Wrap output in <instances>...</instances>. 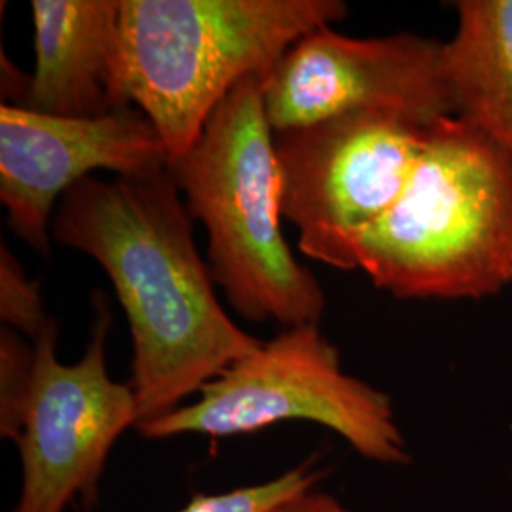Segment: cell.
Segmentation results:
<instances>
[{"mask_svg": "<svg viewBox=\"0 0 512 512\" xmlns=\"http://www.w3.org/2000/svg\"><path fill=\"white\" fill-rule=\"evenodd\" d=\"M0 319L4 327L31 340L52 319L44 310L40 283L27 277L18 258L6 245L0 247Z\"/></svg>", "mask_w": 512, "mask_h": 512, "instance_id": "cell-14", "label": "cell"}, {"mask_svg": "<svg viewBox=\"0 0 512 512\" xmlns=\"http://www.w3.org/2000/svg\"><path fill=\"white\" fill-rule=\"evenodd\" d=\"M346 16L342 0H120L128 103L177 160L241 80L268 76L300 38Z\"/></svg>", "mask_w": 512, "mask_h": 512, "instance_id": "cell-4", "label": "cell"}, {"mask_svg": "<svg viewBox=\"0 0 512 512\" xmlns=\"http://www.w3.org/2000/svg\"><path fill=\"white\" fill-rule=\"evenodd\" d=\"M266 76L241 80L184 156L169 162L190 217L207 232V264L232 310L283 329L319 325L327 296L294 256L281 228L274 129Z\"/></svg>", "mask_w": 512, "mask_h": 512, "instance_id": "cell-3", "label": "cell"}, {"mask_svg": "<svg viewBox=\"0 0 512 512\" xmlns=\"http://www.w3.org/2000/svg\"><path fill=\"white\" fill-rule=\"evenodd\" d=\"M431 126L395 110H353L275 133L281 215L302 255L355 270L357 241L401 198Z\"/></svg>", "mask_w": 512, "mask_h": 512, "instance_id": "cell-6", "label": "cell"}, {"mask_svg": "<svg viewBox=\"0 0 512 512\" xmlns=\"http://www.w3.org/2000/svg\"><path fill=\"white\" fill-rule=\"evenodd\" d=\"M442 40V76L454 116L512 158V0H459Z\"/></svg>", "mask_w": 512, "mask_h": 512, "instance_id": "cell-11", "label": "cell"}, {"mask_svg": "<svg viewBox=\"0 0 512 512\" xmlns=\"http://www.w3.org/2000/svg\"><path fill=\"white\" fill-rule=\"evenodd\" d=\"M192 224L169 167L114 181L92 175L52 219L55 241L92 256L126 313L139 423L181 408L262 342L220 306Z\"/></svg>", "mask_w": 512, "mask_h": 512, "instance_id": "cell-1", "label": "cell"}, {"mask_svg": "<svg viewBox=\"0 0 512 512\" xmlns=\"http://www.w3.org/2000/svg\"><path fill=\"white\" fill-rule=\"evenodd\" d=\"M95 325L84 355L65 365L57 357L54 317L33 338L35 370L18 446V503L14 512H65L76 497L95 503L110 452L139 423L131 385L107 368L110 313L95 298Z\"/></svg>", "mask_w": 512, "mask_h": 512, "instance_id": "cell-7", "label": "cell"}, {"mask_svg": "<svg viewBox=\"0 0 512 512\" xmlns=\"http://www.w3.org/2000/svg\"><path fill=\"white\" fill-rule=\"evenodd\" d=\"M167 165L158 129L137 107L97 118L0 107V202L10 230L38 255L50 253L55 209L76 184L99 169L145 177Z\"/></svg>", "mask_w": 512, "mask_h": 512, "instance_id": "cell-9", "label": "cell"}, {"mask_svg": "<svg viewBox=\"0 0 512 512\" xmlns=\"http://www.w3.org/2000/svg\"><path fill=\"white\" fill-rule=\"evenodd\" d=\"M35 71L18 105L97 118L131 107L122 78L120 0H33Z\"/></svg>", "mask_w": 512, "mask_h": 512, "instance_id": "cell-10", "label": "cell"}, {"mask_svg": "<svg viewBox=\"0 0 512 512\" xmlns=\"http://www.w3.org/2000/svg\"><path fill=\"white\" fill-rule=\"evenodd\" d=\"M403 300H482L512 285V158L478 129L435 122L397 203L353 249Z\"/></svg>", "mask_w": 512, "mask_h": 512, "instance_id": "cell-2", "label": "cell"}, {"mask_svg": "<svg viewBox=\"0 0 512 512\" xmlns=\"http://www.w3.org/2000/svg\"><path fill=\"white\" fill-rule=\"evenodd\" d=\"M285 421L330 429L380 465L410 461L391 399L342 368L319 325L283 329L205 384L198 399L135 429L150 440L232 439Z\"/></svg>", "mask_w": 512, "mask_h": 512, "instance_id": "cell-5", "label": "cell"}, {"mask_svg": "<svg viewBox=\"0 0 512 512\" xmlns=\"http://www.w3.org/2000/svg\"><path fill=\"white\" fill-rule=\"evenodd\" d=\"M270 512H353L342 501L315 488L306 494L296 495L291 501L281 503Z\"/></svg>", "mask_w": 512, "mask_h": 512, "instance_id": "cell-15", "label": "cell"}, {"mask_svg": "<svg viewBox=\"0 0 512 512\" xmlns=\"http://www.w3.org/2000/svg\"><path fill=\"white\" fill-rule=\"evenodd\" d=\"M35 370V346L16 330H0V435L18 440Z\"/></svg>", "mask_w": 512, "mask_h": 512, "instance_id": "cell-13", "label": "cell"}, {"mask_svg": "<svg viewBox=\"0 0 512 512\" xmlns=\"http://www.w3.org/2000/svg\"><path fill=\"white\" fill-rule=\"evenodd\" d=\"M262 97L274 135L353 110H395L423 124L454 116L442 40L416 33L355 38L319 27L279 59Z\"/></svg>", "mask_w": 512, "mask_h": 512, "instance_id": "cell-8", "label": "cell"}, {"mask_svg": "<svg viewBox=\"0 0 512 512\" xmlns=\"http://www.w3.org/2000/svg\"><path fill=\"white\" fill-rule=\"evenodd\" d=\"M319 476L321 473H317L310 463H302L258 484L217 494H196L175 512H270L296 495L313 490Z\"/></svg>", "mask_w": 512, "mask_h": 512, "instance_id": "cell-12", "label": "cell"}]
</instances>
